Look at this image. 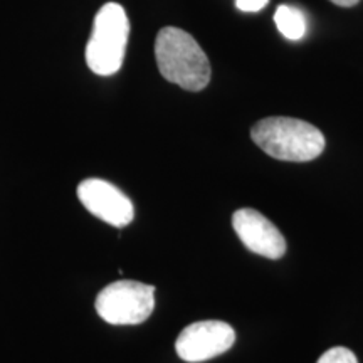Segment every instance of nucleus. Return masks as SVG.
Listing matches in <instances>:
<instances>
[{
  "mask_svg": "<svg viewBox=\"0 0 363 363\" xmlns=\"http://www.w3.org/2000/svg\"><path fill=\"white\" fill-rule=\"evenodd\" d=\"M155 59L160 74L187 91H202L211 81V62L192 35L179 27L157 34Z\"/></svg>",
  "mask_w": 363,
  "mask_h": 363,
  "instance_id": "1",
  "label": "nucleus"
},
{
  "mask_svg": "<svg viewBox=\"0 0 363 363\" xmlns=\"http://www.w3.org/2000/svg\"><path fill=\"white\" fill-rule=\"evenodd\" d=\"M252 142L267 155L284 162H311L323 153L325 136L316 126L296 118L272 116L257 121Z\"/></svg>",
  "mask_w": 363,
  "mask_h": 363,
  "instance_id": "2",
  "label": "nucleus"
},
{
  "mask_svg": "<svg viewBox=\"0 0 363 363\" xmlns=\"http://www.w3.org/2000/svg\"><path fill=\"white\" fill-rule=\"evenodd\" d=\"M130 21L116 2L104 4L94 17L93 33L86 45V62L98 76H111L121 69L128 44Z\"/></svg>",
  "mask_w": 363,
  "mask_h": 363,
  "instance_id": "3",
  "label": "nucleus"
},
{
  "mask_svg": "<svg viewBox=\"0 0 363 363\" xmlns=\"http://www.w3.org/2000/svg\"><path fill=\"white\" fill-rule=\"evenodd\" d=\"M98 315L110 325H140L155 308V286L138 281H115L96 296Z\"/></svg>",
  "mask_w": 363,
  "mask_h": 363,
  "instance_id": "4",
  "label": "nucleus"
},
{
  "mask_svg": "<svg viewBox=\"0 0 363 363\" xmlns=\"http://www.w3.org/2000/svg\"><path fill=\"white\" fill-rule=\"evenodd\" d=\"M235 331L224 321L207 320L185 326L175 342V350L184 362L199 363L219 357L233 347Z\"/></svg>",
  "mask_w": 363,
  "mask_h": 363,
  "instance_id": "5",
  "label": "nucleus"
},
{
  "mask_svg": "<svg viewBox=\"0 0 363 363\" xmlns=\"http://www.w3.org/2000/svg\"><path fill=\"white\" fill-rule=\"evenodd\" d=\"M78 197L93 216L113 227L128 225L135 206L120 189L103 179H86L78 185Z\"/></svg>",
  "mask_w": 363,
  "mask_h": 363,
  "instance_id": "6",
  "label": "nucleus"
},
{
  "mask_svg": "<svg viewBox=\"0 0 363 363\" xmlns=\"http://www.w3.org/2000/svg\"><path fill=\"white\" fill-rule=\"evenodd\" d=\"M233 227L249 251L267 259H279L286 252V240L279 229L261 212L239 208L233 216Z\"/></svg>",
  "mask_w": 363,
  "mask_h": 363,
  "instance_id": "7",
  "label": "nucleus"
},
{
  "mask_svg": "<svg viewBox=\"0 0 363 363\" xmlns=\"http://www.w3.org/2000/svg\"><path fill=\"white\" fill-rule=\"evenodd\" d=\"M276 27L286 39L299 40L306 34V17L293 6H279L274 12Z\"/></svg>",
  "mask_w": 363,
  "mask_h": 363,
  "instance_id": "8",
  "label": "nucleus"
},
{
  "mask_svg": "<svg viewBox=\"0 0 363 363\" xmlns=\"http://www.w3.org/2000/svg\"><path fill=\"white\" fill-rule=\"evenodd\" d=\"M316 363H358L355 353L345 347H335L330 348L320 357Z\"/></svg>",
  "mask_w": 363,
  "mask_h": 363,
  "instance_id": "9",
  "label": "nucleus"
},
{
  "mask_svg": "<svg viewBox=\"0 0 363 363\" xmlns=\"http://www.w3.org/2000/svg\"><path fill=\"white\" fill-rule=\"evenodd\" d=\"M269 0H235V7L242 12H259Z\"/></svg>",
  "mask_w": 363,
  "mask_h": 363,
  "instance_id": "10",
  "label": "nucleus"
},
{
  "mask_svg": "<svg viewBox=\"0 0 363 363\" xmlns=\"http://www.w3.org/2000/svg\"><path fill=\"white\" fill-rule=\"evenodd\" d=\"M330 2H333L335 6H338V7H353V6H357L360 0H330Z\"/></svg>",
  "mask_w": 363,
  "mask_h": 363,
  "instance_id": "11",
  "label": "nucleus"
}]
</instances>
